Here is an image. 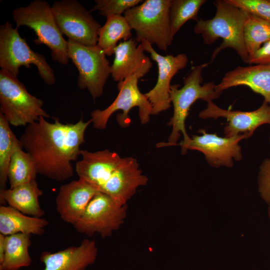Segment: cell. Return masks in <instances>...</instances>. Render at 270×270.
I'll list each match as a JSON object with an SVG mask.
<instances>
[{"instance_id": "6da1fadb", "label": "cell", "mask_w": 270, "mask_h": 270, "mask_svg": "<svg viewBox=\"0 0 270 270\" xmlns=\"http://www.w3.org/2000/svg\"><path fill=\"white\" fill-rule=\"evenodd\" d=\"M91 123V119L84 122L82 116L74 124L62 123L58 118L50 122L40 117L26 126L20 140L34 160L38 174L63 182L74 175L72 162L80 154V146L85 142V132Z\"/></svg>"}, {"instance_id": "7a4b0ae2", "label": "cell", "mask_w": 270, "mask_h": 270, "mask_svg": "<svg viewBox=\"0 0 270 270\" xmlns=\"http://www.w3.org/2000/svg\"><path fill=\"white\" fill-rule=\"evenodd\" d=\"M80 155L82 159L74 168L78 178L121 205L126 204L138 188L148 180L135 158H121L107 149L95 152L83 150Z\"/></svg>"}, {"instance_id": "3957f363", "label": "cell", "mask_w": 270, "mask_h": 270, "mask_svg": "<svg viewBox=\"0 0 270 270\" xmlns=\"http://www.w3.org/2000/svg\"><path fill=\"white\" fill-rule=\"evenodd\" d=\"M209 64L192 67L184 78L182 88H179L180 86L176 84L171 85L170 96L174 113L168 124L172 126V130L168 142L158 143L157 147L179 145L182 148L186 144L190 138L186 132L185 122L192 106L198 100L207 102L220 97L221 93L216 90V84L214 82H208L202 84V72Z\"/></svg>"}, {"instance_id": "277c9868", "label": "cell", "mask_w": 270, "mask_h": 270, "mask_svg": "<svg viewBox=\"0 0 270 270\" xmlns=\"http://www.w3.org/2000/svg\"><path fill=\"white\" fill-rule=\"evenodd\" d=\"M214 4L216 9L214 16L207 20H198L194 27V32L200 34L206 44H212L219 38L222 40L212 52V61L221 51L230 48L244 62L249 64L250 57L244 38L248 13L226 0H217Z\"/></svg>"}, {"instance_id": "5b68a950", "label": "cell", "mask_w": 270, "mask_h": 270, "mask_svg": "<svg viewBox=\"0 0 270 270\" xmlns=\"http://www.w3.org/2000/svg\"><path fill=\"white\" fill-rule=\"evenodd\" d=\"M12 17L17 28L26 26L34 30L36 36L34 44L47 46L54 61L63 65L68 63V42L58 28L52 6L46 0H34L17 8L13 10Z\"/></svg>"}, {"instance_id": "8992f818", "label": "cell", "mask_w": 270, "mask_h": 270, "mask_svg": "<svg viewBox=\"0 0 270 270\" xmlns=\"http://www.w3.org/2000/svg\"><path fill=\"white\" fill-rule=\"evenodd\" d=\"M171 0H146L126 10L124 16L136 34V40H146L166 52L174 36L170 28Z\"/></svg>"}, {"instance_id": "52a82bcc", "label": "cell", "mask_w": 270, "mask_h": 270, "mask_svg": "<svg viewBox=\"0 0 270 270\" xmlns=\"http://www.w3.org/2000/svg\"><path fill=\"white\" fill-rule=\"evenodd\" d=\"M44 102L28 92L25 86L9 72L0 70V112L14 126H27L50 114Z\"/></svg>"}, {"instance_id": "ba28073f", "label": "cell", "mask_w": 270, "mask_h": 270, "mask_svg": "<svg viewBox=\"0 0 270 270\" xmlns=\"http://www.w3.org/2000/svg\"><path fill=\"white\" fill-rule=\"evenodd\" d=\"M34 65L45 84L52 86L56 82L54 72L42 54L33 51L22 38L16 28L6 22L0 26V67L18 77L20 68H30Z\"/></svg>"}, {"instance_id": "9c48e42d", "label": "cell", "mask_w": 270, "mask_h": 270, "mask_svg": "<svg viewBox=\"0 0 270 270\" xmlns=\"http://www.w3.org/2000/svg\"><path fill=\"white\" fill-rule=\"evenodd\" d=\"M148 72L142 70L118 82V93L114 102L106 108L94 110L90 113L94 128H106L110 116L118 110H122V114L117 115L118 123L121 127L128 126L131 122L128 113L134 107L138 108V116L142 124H146L150 121L152 106L145 94L142 93L138 86L139 79Z\"/></svg>"}, {"instance_id": "30bf717a", "label": "cell", "mask_w": 270, "mask_h": 270, "mask_svg": "<svg viewBox=\"0 0 270 270\" xmlns=\"http://www.w3.org/2000/svg\"><path fill=\"white\" fill-rule=\"evenodd\" d=\"M68 54L76 66L78 76L77 86L87 90L93 100L101 96L110 66L104 50L98 45L88 46L68 40Z\"/></svg>"}, {"instance_id": "8fae6325", "label": "cell", "mask_w": 270, "mask_h": 270, "mask_svg": "<svg viewBox=\"0 0 270 270\" xmlns=\"http://www.w3.org/2000/svg\"><path fill=\"white\" fill-rule=\"evenodd\" d=\"M52 8L58 28L68 40L85 46L97 45L102 26L78 1L56 0Z\"/></svg>"}, {"instance_id": "7c38bea8", "label": "cell", "mask_w": 270, "mask_h": 270, "mask_svg": "<svg viewBox=\"0 0 270 270\" xmlns=\"http://www.w3.org/2000/svg\"><path fill=\"white\" fill-rule=\"evenodd\" d=\"M126 213V204L121 205L110 196L98 192L72 226L79 233L88 236L98 234L105 238L123 224Z\"/></svg>"}, {"instance_id": "4fadbf2b", "label": "cell", "mask_w": 270, "mask_h": 270, "mask_svg": "<svg viewBox=\"0 0 270 270\" xmlns=\"http://www.w3.org/2000/svg\"><path fill=\"white\" fill-rule=\"evenodd\" d=\"M140 44L144 52L150 54L151 58L158 66L156 83L152 89L145 94L152 105V114L157 115L171 106L170 92L172 80L178 71L186 66L188 58L185 54L162 56L148 42L143 40Z\"/></svg>"}, {"instance_id": "5bb4252c", "label": "cell", "mask_w": 270, "mask_h": 270, "mask_svg": "<svg viewBox=\"0 0 270 270\" xmlns=\"http://www.w3.org/2000/svg\"><path fill=\"white\" fill-rule=\"evenodd\" d=\"M201 135H194L190 141L182 147V154L188 150L202 152L208 162L214 168L222 166L232 167L233 160H240L242 158L241 148L239 142L248 138L245 134H240L232 137H220L216 134H209L200 130Z\"/></svg>"}, {"instance_id": "9a60e30c", "label": "cell", "mask_w": 270, "mask_h": 270, "mask_svg": "<svg viewBox=\"0 0 270 270\" xmlns=\"http://www.w3.org/2000/svg\"><path fill=\"white\" fill-rule=\"evenodd\" d=\"M198 116L202 119L225 118L227 121V124L224 128L226 137L245 134L249 138L260 126L270 124V105L264 101L256 110L242 112L223 109L212 101H210Z\"/></svg>"}, {"instance_id": "2e32d148", "label": "cell", "mask_w": 270, "mask_h": 270, "mask_svg": "<svg viewBox=\"0 0 270 270\" xmlns=\"http://www.w3.org/2000/svg\"><path fill=\"white\" fill-rule=\"evenodd\" d=\"M98 192L80 178L62 186L56 199V208L61 219L72 225L74 224Z\"/></svg>"}, {"instance_id": "e0dca14e", "label": "cell", "mask_w": 270, "mask_h": 270, "mask_svg": "<svg viewBox=\"0 0 270 270\" xmlns=\"http://www.w3.org/2000/svg\"><path fill=\"white\" fill-rule=\"evenodd\" d=\"M98 248L94 240L84 239L78 246H72L54 252L43 251L40 260L42 270H85L97 257Z\"/></svg>"}, {"instance_id": "ac0fdd59", "label": "cell", "mask_w": 270, "mask_h": 270, "mask_svg": "<svg viewBox=\"0 0 270 270\" xmlns=\"http://www.w3.org/2000/svg\"><path fill=\"white\" fill-rule=\"evenodd\" d=\"M240 86L262 95L270 105V64L238 66L228 72L216 89L222 94L228 88Z\"/></svg>"}, {"instance_id": "d6986e66", "label": "cell", "mask_w": 270, "mask_h": 270, "mask_svg": "<svg viewBox=\"0 0 270 270\" xmlns=\"http://www.w3.org/2000/svg\"><path fill=\"white\" fill-rule=\"evenodd\" d=\"M140 44L137 46L132 38L120 42L114 49V58L110 66V76L118 82L142 70L150 72L152 66Z\"/></svg>"}, {"instance_id": "ffe728a7", "label": "cell", "mask_w": 270, "mask_h": 270, "mask_svg": "<svg viewBox=\"0 0 270 270\" xmlns=\"http://www.w3.org/2000/svg\"><path fill=\"white\" fill-rule=\"evenodd\" d=\"M43 194L36 180L20 184L13 188L0 190V202H5L22 214L42 218L45 213L39 202Z\"/></svg>"}, {"instance_id": "44dd1931", "label": "cell", "mask_w": 270, "mask_h": 270, "mask_svg": "<svg viewBox=\"0 0 270 270\" xmlns=\"http://www.w3.org/2000/svg\"><path fill=\"white\" fill-rule=\"evenodd\" d=\"M44 218L24 214L10 206H0V234L5 236L17 234L42 235L48 225Z\"/></svg>"}, {"instance_id": "7402d4cb", "label": "cell", "mask_w": 270, "mask_h": 270, "mask_svg": "<svg viewBox=\"0 0 270 270\" xmlns=\"http://www.w3.org/2000/svg\"><path fill=\"white\" fill-rule=\"evenodd\" d=\"M30 236L25 234L6 236L4 257L0 270H18L30 265L28 252L32 244Z\"/></svg>"}, {"instance_id": "603a6c76", "label": "cell", "mask_w": 270, "mask_h": 270, "mask_svg": "<svg viewBox=\"0 0 270 270\" xmlns=\"http://www.w3.org/2000/svg\"><path fill=\"white\" fill-rule=\"evenodd\" d=\"M132 30L124 16L107 18L105 24L100 30L97 45L106 56H110L114 54L119 40H127L132 38Z\"/></svg>"}, {"instance_id": "cb8c5ba5", "label": "cell", "mask_w": 270, "mask_h": 270, "mask_svg": "<svg viewBox=\"0 0 270 270\" xmlns=\"http://www.w3.org/2000/svg\"><path fill=\"white\" fill-rule=\"evenodd\" d=\"M38 174L31 156L22 146L13 154L8 166V180L10 188L36 180Z\"/></svg>"}, {"instance_id": "d4e9b609", "label": "cell", "mask_w": 270, "mask_h": 270, "mask_svg": "<svg viewBox=\"0 0 270 270\" xmlns=\"http://www.w3.org/2000/svg\"><path fill=\"white\" fill-rule=\"evenodd\" d=\"M20 146H22L20 139L16 138L10 124L0 112V190L6 188L10 162L15 150Z\"/></svg>"}, {"instance_id": "484cf974", "label": "cell", "mask_w": 270, "mask_h": 270, "mask_svg": "<svg viewBox=\"0 0 270 270\" xmlns=\"http://www.w3.org/2000/svg\"><path fill=\"white\" fill-rule=\"evenodd\" d=\"M244 28V38L250 58L270 40V23L248 12Z\"/></svg>"}, {"instance_id": "4316f807", "label": "cell", "mask_w": 270, "mask_h": 270, "mask_svg": "<svg viewBox=\"0 0 270 270\" xmlns=\"http://www.w3.org/2000/svg\"><path fill=\"white\" fill-rule=\"evenodd\" d=\"M205 0H171L170 18L174 36L188 20H198V12Z\"/></svg>"}, {"instance_id": "83f0119b", "label": "cell", "mask_w": 270, "mask_h": 270, "mask_svg": "<svg viewBox=\"0 0 270 270\" xmlns=\"http://www.w3.org/2000/svg\"><path fill=\"white\" fill-rule=\"evenodd\" d=\"M142 0H95V5L90 10L98 11L100 15L106 18L122 15L128 10L143 2Z\"/></svg>"}, {"instance_id": "f1b7e54d", "label": "cell", "mask_w": 270, "mask_h": 270, "mask_svg": "<svg viewBox=\"0 0 270 270\" xmlns=\"http://www.w3.org/2000/svg\"><path fill=\"white\" fill-rule=\"evenodd\" d=\"M244 11L270 23V0H226Z\"/></svg>"}, {"instance_id": "f546056e", "label": "cell", "mask_w": 270, "mask_h": 270, "mask_svg": "<svg viewBox=\"0 0 270 270\" xmlns=\"http://www.w3.org/2000/svg\"><path fill=\"white\" fill-rule=\"evenodd\" d=\"M258 188L262 199L270 206V158L264 160L260 166Z\"/></svg>"}, {"instance_id": "4dcf8cb0", "label": "cell", "mask_w": 270, "mask_h": 270, "mask_svg": "<svg viewBox=\"0 0 270 270\" xmlns=\"http://www.w3.org/2000/svg\"><path fill=\"white\" fill-rule=\"evenodd\" d=\"M270 64V40L264 44L250 58L249 64Z\"/></svg>"}, {"instance_id": "1f68e13d", "label": "cell", "mask_w": 270, "mask_h": 270, "mask_svg": "<svg viewBox=\"0 0 270 270\" xmlns=\"http://www.w3.org/2000/svg\"><path fill=\"white\" fill-rule=\"evenodd\" d=\"M6 236L0 234V265L3 262L6 250Z\"/></svg>"}, {"instance_id": "d6a6232c", "label": "cell", "mask_w": 270, "mask_h": 270, "mask_svg": "<svg viewBox=\"0 0 270 270\" xmlns=\"http://www.w3.org/2000/svg\"><path fill=\"white\" fill-rule=\"evenodd\" d=\"M268 215L270 219V206H268Z\"/></svg>"}, {"instance_id": "836d02e7", "label": "cell", "mask_w": 270, "mask_h": 270, "mask_svg": "<svg viewBox=\"0 0 270 270\" xmlns=\"http://www.w3.org/2000/svg\"></svg>"}]
</instances>
